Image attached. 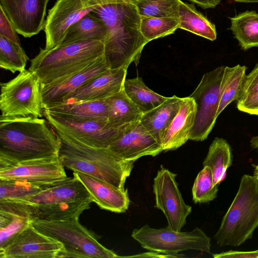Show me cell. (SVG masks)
Instances as JSON below:
<instances>
[{"label":"cell","mask_w":258,"mask_h":258,"mask_svg":"<svg viewBox=\"0 0 258 258\" xmlns=\"http://www.w3.org/2000/svg\"><path fill=\"white\" fill-rule=\"evenodd\" d=\"M123 89L143 113L155 108L168 98L150 89L139 76L125 79Z\"/></svg>","instance_id":"29"},{"label":"cell","mask_w":258,"mask_h":258,"mask_svg":"<svg viewBox=\"0 0 258 258\" xmlns=\"http://www.w3.org/2000/svg\"><path fill=\"white\" fill-rule=\"evenodd\" d=\"M225 66L205 73L194 91L189 96L195 100L197 112L190 139L203 141L212 131L217 118L221 82Z\"/></svg>","instance_id":"10"},{"label":"cell","mask_w":258,"mask_h":258,"mask_svg":"<svg viewBox=\"0 0 258 258\" xmlns=\"http://www.w3.org/2000/svg\"><path fill=\"white\" fill-rule=\"evenodd\" d=\"M90 193L93 202L101 209L115 213L127 210L130 201L127 189H121L98 178L80 172H73Z\"/></svg>","instance_id":"19"},{"label":"cell","mask_w":258,"mask_h":258,"mask_svg":"<svg viewBox=\"0 0 258 258\" xmlns=\"http://www.w3.org/2000/svg\"><path fill=\"white\" fill-rule=\"evenodd\" d=\"M258 227V179L244 174L238 191L214 236L220 246H238Z\"/></svg>","instance_id":"6"},{"label":"cell","mask_w":258,"mask_h":258,"mask_svg":"<svg viewBox=\"0 0 258 258\" xmlns=\"http://www.w3.org/2000/svg\"><path fill=\"white\" fill-rule=\"evenodd\" d=\"M43 113L54 130L60 132L84 144L98 148H108L111 143L128 125L113 128L109 126L107 122L71 120L44 109Z\"/></svg>","instance_id":"13"},{"label":"cell","mask_w":258,"mask_h":258,"mask_svg":"<svg viewBox=\"0 0 258 258\" xmlns=\"http://www.w3.org/2000/svg\"><path fill=\"white\" fill-rule=\"evenodd\" d=\"M47 119L0 117V169L32 160L59 157V138Z\"/></svg>","instance_id":"2"},{"label":"cell","mask_w":258,"mask_h":258,"mask_svg":"<svg viewBox=\"0 0 258 258\" xmlns=\"http://www.w3.org/2000/svg\"><path fill=\"white\" fill-rule=\"evenodd\" d=\"M62 244L36 229L31 222L0 248L1 258H59Z\"/></svg>","instance_id":"14"},{"label":"cell","mask_w":258,"mask_h":258,"mask_svg":"<svg viewBox=\"0 0 258 258\" xmlns=\"http://www.w3.org/2000/svg\"><path fill=\"white\" fill-rule=\"evenodd\" d=\"M49 0H0L18 34L30 38L44 30Z\"/></svg>","instance_id":"17"},{"label":"cell","mask_w":258,"mask_h":258,"mask_svg":"<svg viewBox=\"0 0 258 258\" xmlns=\"http://www.w3.org/2000/svg\"><path fill=\"white\" fill-rule=\"evenodd\" d=\"M43 109L73 120L104 122L108 120V106L106 99L82 101L69 98Z\"/></svg>","instance_id":"22"},{"label":"cell","mask_w":258,"mask_h":258,"mask_svg":"<svg viewBox=\"0 0 258 258\" xmlns=\"http://www.w3.org/2000/svg\"><path fill=\"white\" fill-rule=\"evenodd\" d=\"M42 187L18 180H0V200H24L39 192Z\"/></svg>","instance_id":"35"},{"label":"cell","mask_w":258,"mask_h":258,"mask_svg":"<svg viewBox=\"0 0 258 258\" xmlns=\"http://www.w3.org/2000/svg\"><path fill=\"white\" fill-rule=\"evenodd\" d=\"M54 131L60 140L59 157L64 167L125 189V182L131 173L135 162L122 160L108 148L93 147Z\"/></svg>","instance_id":"3"},{"label":"cell","mask_w":258,"mask_h":258,"mask_svg":"<svg viewBox=\"0 0 258 258\" xmlns=\"http://www.w3.org/2000/svg\"><path fill=\"white\" fill-rule=\"evenodd\" d=\"M108 106L107 124L119 128L140 120L143 113L128 98L123 89L106 99Z\"/></svg>","instance_id":"24"},{"label":"cell","mask_w":258,"mask_h":258,"mask_svg":"<svg viewBox=\"0 0 258 258\" xmlns=\"http://www.w3.org/2000/svg\"><path fill=\"white\" fill-rule=\"evenodd\" d=\"M183 255H180L178 253H168L150 251L140 254L128 256L126 257H177L183 256Z\"/></svg>","instance_id":"41"},{"label":"cell","mask_w":258,"mask_h":258,"mask_svg":"<svg viewBox=\"0 0 258 258\" xmlns=\"http://www.w3.org/2000/svg\"><path fill=\"white\" fill-rule=\"evenodd\" d=\"M253 175L258 179V164L254 165Z\"/></svg>","instance_id":"45"},{"label":"cell","mask_w":258,"mask_h":258,"mask_svg":"<svg viewBox=\"0 0 258 258\" xmlns=\"http://www.w3.org/2000/svg\"><path fill=\"white\" fill-rule=\"evenodd\" d=\"M203 9L215 8L221 0H188Z\"/></svg>","instance_id":"42"},{"label":"cell","mask_w":258,"mask_h":258,"mask_svg":"<svg viewBox=\"0 0 258 258\" xmlns=\"http://www.w3.org/2000/svg\"><path fill=\"white\" fill-rule=\"evenodd\" d=\"M132 237L142 247L149 251L177 254L187 250L207 253L211 250L210 238L198 227L190 232H181L167 226L155 229L146 224L140 228L135 229Z\"/></svg>","instance_id":"9"},{"label":"cell","mask_w":258,"mask_h":258,"mask_svg":"<svg viewBox=\"0 0 258 258\" xmlns=\"http://www.w3.org/2000/svg\"><path fill=\"white\" fill-rule=\"evenodd\" d=\"M99 6L93 12L107 28L104 56L110 69L127 68L139 62L149 42L140 31L141 16L129 0H93Z\"/></svg>","instance_id":"1"},{"label":"cell","mask_w":258,"mask_h":258,"mask_svg":"<svg viewBox=\"0 0 258 258\" xmlns=\"http://www.w3.org/2000/svg\"><path fill=\"white\" fill-rule=\"evenodd\" d=\"M183 100V98L175 95L168 97L162 104L142 115L141 123L161 145L165 132L179 110Z\"/></svg>","instance_id":"23"},{"label":"cell","mask_w":258,"mask_h":258,"mask_svg":"<svg viewBox=\"0 0 258 258\" xmlns=\"http://www.w3.org/2000/svg\"><path fill=\"white\" fill-rule=\"evenodd\" d=\"M109 69L103 56L79 71L50 83L41 84L43 108L62 102L79 88Z\"/></svg>","instance_id":"18"},{"label":"cell","mask_w":258,"mask_h":258,"mask_svg":"<svg viewBox=\"0 0 258 258\" xmlns=\"http://www.w3.org/2000/svg\"><path fill=\"white\" fill-rule=\"evenodd\" d=\"M104 41L89 40L40 48L29 69L36 73L41 84H47L75 73L104 56Z\"/></svg>","instance_id":"5"},{"label":"cell","mask_w":258,"mask_h":258,"mask_svg":"<svg viewBox=\"0 0 258 258\" xmlns=\"http://www.w3.org/2000/svg\"><path fill=\"white\" fill-rule=\"evenodd\" d=\"M229 19L230 30L242 50L258 47V13L246 11Z\"/></svg>","instance_id":"28"},{"label":"cell","mask_w":258,"mask_h":258,"mask_svg":"<svg viewBox=\"0 0 258 258\" xmlns=\"http://www.w3.org/2000/svg\"><path fill=\"white\" fill-rule=\"evenodd\" d=\"M237 2L244 3H258V0H234Z\"/></svg>","instance_id":"44"},{"label":"cell","mask_w":258,"mask_h":258,"mask_svg":"<svg viewBox=\"0 0 258 258\" xmlns=\"http://www.w3.org/2000/svg\"><path fill=\"white\" fill-rule=\"evenodd\" d=\"M197 112V105L191 97L183 98L179 110L170 122L164 135L163 151L175 150L190 139Z\"/></svg>","instance_id":"21"},{"label":"cell","mask_w":258,"mask_h":258,"mask_svg":"<svg viewBox=\"0 0 258 258\" xmlns=\"http://www.w3.org/2000/svg\"><path fill=\"white\" fill-rule=\"evenodd\" d=\"M250 145L252 148L258 150V135L253 136L251 138Z\"/></svg>","instance_id":"43"},{"label":"cell","mask_w":258,"mask_h":258,"mask_svg":"<svg viewBox=\"0 0 258 258\" xmlns=\"http://www.w3.org/2000/svg\"><path fill=\"white\" fill-rule=\"evenodd\" d=\"M19 201L25 204L31 222L79 219L93 202L86 187L74 176L44 186L36 194Z\"/></svg>","instance_id":"4"},{"label":"cell","mask_w":258,"mask_h":258,"mask_svg":"<svg viewBox=\"0 0 258 258\" xmlns=\"http://www.w3.org/2000/svg\"><path fill=\"white\" fill-rule=\"evenodd\" d=\"M0 35L9 39L17 45L22 46L17 32L6 13L0 7Z\"/></svg>","instance_id":"37"},{"label":"cell","mask_w":258,"mask_h":258,"mask_svg":"<svg viewBox=\"0 0 258 258\" xmlns=\"http://www.w3.org/2000/svg\"><path fill=\"white\" fill-rule=\"evenodd\" d=\"M256 91H258V64L250 73L246 75L238 99Z\"/></svg>","instance_id":"39"},{"label":"cell","mask_w":258,"mask_h":258,"mask_svg":"<svg viewBox=\"0 0 258 258\" xmlns=\"http://www.w3.org/2000/svg\"><path fill=\"white\" fill-rule=\"evenodd\" d=\"M107 28L103 21L90 13L72 25L61 44L89 40L105 41Z\"/></svg>","instance_id":"26"},{"label":"cell","mask_w":258,"mask_h":258,"mask_svg":"<svg viewBox=\"0 0 258 258\" xmlns=\"http://www.w3.org/2000/svg\"><path fill=\"white\" fill-rule=\"evenodd\" d=\"M215 258H258V249L252 251L230 250L213 254Z\"/></svg>","instance_id":"40"},{"label":"cell","mask_w":258,"mask_h":258,"mask_svg":"<svg viewBox=\"0 0 258 258\" xmlns=\"http://www.w3.org/2000/svg\"><path fill=\"white\" fill-rule=\"evenodd\" d=\"M108 149L122 160L133 162L145 156H155L163 151L162 145L140 120L127 126Z\"/></svg>","instance_id":"16"},{"label":"cell","mask_w":258,"mask_h":258,"mask_svg":"<svg viewBox=\"0 0 258 258\" xmlns=\"http://www.w3.org/2000/svg\"><path fill=\"white\" fill-rule=\"evenodd\" d=\"M179 27L178 17H141L140 31L148 42L173 34Z\"/></svg>","instance_id":"31"},{"label":"cell","mask_w":258,"mask_h":258,"mask_svg":"<svg viewBox=\"0 0 258 258\" xmlns=\"http://www.w3.org/2000/svg\"><path fill=\"white\" fill-rule=\"evenodd\" d=\"M31 222L28 217L0 211V248Z\"/></svg>","instance_id":"36"},{"label":"cell","mask_w":258,"mask_h":258,"mask_svg":"<svg viewBox=\"0 0 258 258\" xmlns=\"http://www.w3.org/2000/svg\"><path fill=\"white\" fill-rule=\"evenodd\" d=\"M233 155L226 140L216 137L210 145L204 160L203 167L211 170L214 185H219L225 177L227 169L232 165Z\"/></svg>","instance_id":"27"},{"label":"cell","mask_w":258,"mask_h":258,"mask_svg":"<svg viewBox=\"0 0 258 258\" xmlns=\"http://www.w3.org/2000/svg\"><path fill=\"white\" fill-rule=\"evenodd\" d=\"M98 6L93 0H56L46 16L44 48L51 49L60 46L70 27Z\"/></svg>","instance_id":"12"},{"label":"cell","mask_w":258,"mask_h":258,"mask_svg":"<svg viewBox=\"0 0 258 258\" xmlns=\"http://www.w3.org/2000/svg\"><path fill=\"white\" fill-rule=\"evenodd\" d=\"M236 106L242 112L258 115V91L238 99Z\"/></svg>","instance_id":"38"},{"label":"cell","mask_w":258,"mask_h":258,"mask_svg":"<svg viewBox=\"0 0 258 258\" xmlns=\"http://www.w3.org/2000/svg\"><path fill=\"white\" fill-rule=\"evenodd\" d=\"M59 157L32 160L0 169V180H18L42 187L68 176Z\"/></svg>","instance_id":"15"},{"label":"cell","mask_w":258,"mask_h":258,"mask_svg":"<svg viewBox=\"0 0 258 258\" xmlns=\"http://www.w3.org/2000/svg\"><path fill=\"white\" fill-rule=\"evenodd\" d=\"M179 28L211 41L217 38L215 26L198 11L192 4L179 2L178 9Z\"/></svg>","instance_id":"25"},{"label":"cell","mask_w":258,"mask_h":258,"mask_svg":"<svg viewBox=\"0 0 258 258\" xmlns=\"http://www.w3.org/2000/svg\"><path fill=\"white\" fill-rule=\"evenodd\" d=\"M31 224L43 234L62 244L63 249L59 258L123 257L100 244L97 235L82 226L78 218L56 221L35 220Z\"/></svg>","instance_id":"7"},{"label":"cell","mask_w":258,"mask_h":258,"mask_svg":"<svg viewBox=\"0 0 258 258\" xmlns=\"http://www.w3.org/2000/svg\"><path fill=\"white\" fill-rule=\"evenodd\" d=\"M29 59L22 46L0 35V67L15 73L25 70Z\"/></svg>","instance_id":"32"},{"label":"cell","mask_w":258,"mask_h":258,"mask_svg":"<svg viewBox=\"0 0 258 258\" xmlns=\"http://www.w3.org/2000/svg\"><path fill=\"white\" fill-rule=\"evenodd\" d=\"M0 109L1 117H42L41 83L35 72L25 69L1 83Z\"/></svg>","instance_id":"8"},{"label":"cell","mask_w":258,"mask_h":258,"mask_svg":"<svg viewBox=\"0 0 258 258\" xmlns=\"http://www.w3.org/2000/svg\"><path fill=\"white\" fill-rule=\"evenodd\" d=\"M246 67L237 64L225 67L221 82L220 99L217 117L231 102L240 97L243 83L246 76Z\"/></svg>","instance_id":"30"},{"label":"cell","mask_w":258,"mask_h":258,"mask_svg":"<svg viewBox=\"0 0 258 258\" xmlns=\"http://www.w3.org/2000/svg\"><path fill=\"white\" fill-rule=\"evenodd\" d=\"M127 68L109 69L106 72L82 86L65 100H105L123 89Z\"/></svg>","instance_id":"20"},{"label":"cell","mask_w":258,"mask_h":258,"mask_svg":"<svg viewBox=\"0 0 258 258\" xmlns=\"http://www.w3.org/2000/svg\"><path fill=\"white\" fill-rule=\"evenodd\" d=\"M141 17H178L180 0H129Z\"/></svg>","instance_id":"33"},{"label":"cell","mask_w":258,"mask_h":258,"mask_svg":"<svg viewBox=\"0 0 258 258\" xmlns=\"http://www.w3.org/2000/svg\"><path fill=\"white\" fill-rule=\"evenodd\" d=\"M177 174L162 165L154 178L153 185L155 195V207L160 210L165 216L167 227L180 231L186 223V218L192 208L186 204L176 181Z\"/></svg>","instance_id":"11"},{"label":"cell","mask_w":258,"mask_h":258,"mask_svg":"<svg viewBox=\"0 0 258 258\" xmlns=\"http://www.w3.org/2000/svg\"><path fill=\"white\" fill-rule=\"evenodd\" d=\"M218 185H214L212 171L205 166L197 176L192 188L195 203H205L213 201L217 196Z\"/></svg>","instance_id":"34"}]
</instances>
